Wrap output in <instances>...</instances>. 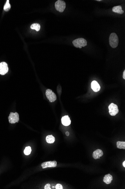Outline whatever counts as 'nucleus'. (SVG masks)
<instances>
[{
	"instance_id": "nucleus-1",
	"label": "nucleus",
	"mask_w": 125,
	"mask_h": 189,
	"mask_svg": "<svg viewBox=\"0 0 125 189\" xmlns=\"http://www.w3.org/2000/svg\"><path fill=\"white\" fill-rule=\"evenodd\" d=\"M109 42L110 46L112 48H116L118 46L119 39L116 33H112L110 35Z\"/></svg>"
},
{
	"instance_id": "nucleus-2",
	"label": "nucleus",
	"mask_w": 125,
	"mask_h": 189,
	"mask_svg": "<svg viewBox=\"0 0 125 189\" xmlns=\"http://www.w3.org/2000/svg\"><path fill=\"white\" fill-rule=\"evenodd\" d=\"M87 41L83 38L77 39L73 41L72 43L76 48H81L82 47H85L87 45Z\"/></svg>"
},
{
	"instance_id": "nucleus-3",
	"label": "nucleus",
	"mask_w": 125,
	"mask_h": 189,
	"mask_svg": "<svg viewBox=\"0 0 125 189\" xmlns=\"http://www.w3.org/2000/svg\"><path fill=\"white\" fill-rule=\"evenodd\" d=\"M55 8L56 10L60 12H63L66 8V3L64 1L58 0L55 3Z\"/></svg>"
},
{
	"instance_id": "nucleus-4",
	"label": "nucleus",
	"mask_w": 125,
	"mask_h": 189,
	"mask_svg": "<svg viewBox=\"0 0 125 189\" xmlns=\"http://www.w3.org/2000/svg\"><path fill=\"white\" fill-rule=\"evenodd\" d=\"M9 122V123L14 124L18 122L19 120V114L17 113H11L8 117Z\"/></svg>"
},
{
	"instance_id": "nucleus-5",
	"label": "nucleus",
	"mask_w": 125,
	"mask_h": 189,
	"mask_svg": "<svg viewBox=\"0 0 125 189\" xmlns=\"http://www.w3.org/2000/svg\"><path fill=\"white\" fill-rule=\"evenodd\" d=\"M109 114L112 116H115L119 112L117 105L114 103H111L109 105Z\"/></svg>"
},
{
	"instance_id": "nucleus-6",
	"label": "nucleus",
	"mask_w": 125,
	"mask_h": 189,
	"mask_svg": "<svg viewBox=\"0 0 125 189\" xmlns=\"http://www.w3.org/2000/svg\"><path fill=\"white\" fill-rule=\"evenodd\" d=\"M46 95L47 99L51 102H53L57 99V97L55 94L50 89H47L46 90Z\"/></svg>"
},
{
	"instance_id": "nucleus-7",
	"label": "nucleus",
	"mask_w": 125,
	"mask_h": 189,
	"mask_svg": "<svg viewBox=\"0 0 125 189\" xmlns=\"http://www.w3.org/2000/svg\"><path fill=\"white\" fill-rule=\"evenodd\" d=\"M57 163L55 161H46L41 164V166L43 169L46 168H47L55 167L57 166Z\"/></svg>"
},
{
	"instance_id": "nucleus-8",
	"label": "nucleus",
	"mask_w": 125,
	"mask_h": 189,
	"mask_svg": "<svg viewBox=\"0 0 125 189\" xmlns=\"http://www.w3.org/2000/svg\"><path fill=\"white\" fill-rule=\"evenodd\" d=\"M8 71V65L5 62L0 63V74L4 75Z\"/></svg>"
},
{
	"instance_id": "nucleus-9",
	"label": "nucleus",
	"mask_w": 125,
	"mask_h": 189,
	"mask_svg": "<svg viewBox=\"0 0 125 189\" xmlns=\"http://www.w3.org/2000/svg\"><path fill=\"white\" fill-rule=\"evenodd\" d=\"M91 87L92 89L93 90L94 92H98L99 91L100 89V86L99 83L96 81L95 80L93 81L91 84Z\"/></svg>"
},
{
	"instance_id": "nucleus-10",
	"label": "nucleus",
	"mask_w": 125,
	"mask_h": 189,
	"mask_svg": "<svg viewBox=\"0 0 125 189\" xmlns=\"http://www.w3.org/2000/svg\"><path fill=\"white\" fill-rule=\"evenodd\" d=\"M103 153L101 149H97L95 150L92 154V156L95 159L99 158L100 157L103 155Z\"/></svg>"
},
{
	"instance_id": "nucleus-11",
	"label": "nucleus",
	"mask_w": 125,
	"mask_h": 189,
	"mask_svg": "<svg viewBox=\"0 0 125 189\" xmlns=\"http://www.w3.org/2000/svg\"><path fill=\"white\" fill-rule=\"evenodd\" d=\"M61 122L65 126H68L71 124V120L68 116H64L62 117Z\"/></svg>"
},
{
	"instance_id": "nucleus-12",
	"label": "nucleus",
	"mask_w": 125,
	"mask_h": 189,
	"mask_svg": "<svg viewBox=\"0 0 125 189\" xmlns=\"http://www.w3.org/2000/svg\"><path fill=\"white\" fill-rule=\"evenodd\" d=\"M113 180V177L110 174H108L105 175L103 178V181L107 184L111 183Z\"/></svg>"
},
{
	"instance_id": "nucleus-13",
	"label": "nucleus",
	"mask_w": 125,
	"mask_h": 189,
	"mask_svg": "<svg viewBox=\"0 0 125 189\" xmlns=\"http://www.w3.org/2000/svg\"><path fill=\"white\" fill-rule=\"evenodd\" d=\"M112 11L120 14H123L124 13V11L122 10V7L120 6L114 7L112 9Z\"/></svg>"
},
{
	"instance_id": "nucleus-14",
	"label": "nucleus",
	"mask_w": 125,
	"mask_h": 189,
	"mask_svg": "<svg viewBox=\"0 0 125 189\" xmlns=\"http://www.w3.org/2000/svg\"><path fill=\"white\" fill-rule=\"evenodd\" d=\"M46 142L48 143H52L55 141V138L52 135H48L46 138Z\"/></svg>"
},
{
	"instance_id": "nucleus-15",
	"label": "nucleus",
	"mask_w": 125,
	"mask_h": 189,
	"mask_svg": "<svg viewBox=\"0 0 125 189\" xmlns=\"http://www.w3.org/2000/svg\"><path fill=\"white\" fill-rule=\"evenodd\" d=\"M30 28L32 29L35 30L36 31L38 32V31H40V29L41 26L38 24H37V23L31 25Z\"/></svg>"
},
{
	"instance_id": "nucleus-16",
	"label": "nucleus",
	"mask_w": 125,
	"mask_h": 189,
	"mask_svg": "<svg viewBox=\"0 0 125 189\" xmlns=\"http://www.w3.org/2000/svg\"><path fill=\"white\" fill-rule=\"evenodd\" d=\"M117 147L118 148L125 149V142L118 141V142H117Z\"/></svg>"
},
{
	"instance_id": "nucleus-17",
	"label": "nucleus",
	"mask_w": 125,
	"mask_h": 189,
	"mask_svg": "<svg viewBox=\"0 0 125 189\" xmlns=\"http://www.w3.org/2000/svg\"><path fill=\"white\" fill-rule=\"evenodd\" d=\"M9 0H7L6 3L4 6L3 9L6 12H8L11 9V5L9 4Z\"/></svg>"
},
{
	"instance_id": "nucleus-18",
	"label": "nucleus",
	"mask_w": 125,
	"mask_h": 189,
	"mask_svg": "<svg viewBox=\"0 0 125 189\" xmlns=\"http://www.w3.org/2000/svg\"><path fill=\"white\" fill-rule=\"evenodd\" d=\"M31 151H32V149H31V147L30 146H27L25 148L24 151V152L26 155H29L30 154Z\"/></svg>"
},
{
	"instance_id": "nucleus-19",
	"label": "nucleus",
	"mask_w": 125,
	"mask_h": 189,
	"mask_svg": "<svg viewBox=\"0 0 125 189\" xmlns=\"http://www.w3.org/2000/svg\"><path fill=\"white\" fill-rule=\"evenodd\" d=\"M55 189H63V187L61 184H57L55 186Z\"/></svg>"
},
{
	"instance_id": "nucleus-20",
	"label": "nucleus",
	"mask_w": 125,
	"mask_h": 189,
	"mask_svg": "<svg viewBox=\"0 0 125 189\" xmlns=\"http://www.w3.org/2000/svg\"><path fill=\"white\" fill-rule=\"evenodd\" d=\"M50 184H46L45 186V189H51V188L50 187Z\"/></svg>"
},
{
	"instance_id": "nucleus-21",
	"label": "nucleus",
	"mask_w": 125,
	"mask_h": 189,
	"mask_svg": "<svg viewBox=\"0 0 125 189\" xmlns=\"http://www.w3.org/2000/svg\"><path fill=\"white\" fill-rule=\"evenodd\" d=\"M123 78L124 79H125V70L124 71L123 74Z\"/></svg>"
},
{
	"instance_id": "nucleus-22",
	"label": "nucleus",
	"mask_w": 125,
	"mask_h": 189,
	"mask_svg": "<svg viewBox=\"0 0 125 189\" xmlns=\"http://www.w3.org/2000/svg\"><path fill=\"white\" fill-rule=\"evenodd\" d=\"M66 136H69V132L68 131H67L66 132Z\"/></svg>"
},
{
	"instance_id": "nucleus-23",
	"label": "nucleus",
	"mask_w": 125,
	"mask_h": 189,
	"mask_svg": "<svg viewBox=\"0 0 125 189\" xmlns=\"http://www.w3.org/2000/svg\"><path fill=\"white\" fill-rule=\"evenodd\" d=\"M123 166L124 167H125V161H124L123 162Z\"/></svg>"
}]
</instances>
